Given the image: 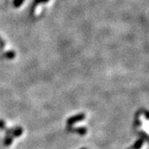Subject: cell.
I'll use <instances>...</instances> for the list:
<instances>
[{"mask_svg": "<svg viewBox=\"0 0 149 149\" xmlns=\"http://www.w3.org/2000/svg\"><path fill=\"white\" fill-rule=\"evenodd\" d=\"M24 0H13V6L15 8H19L23 3Z\"/></svg>", "mask_w": 149, "mask_h": 149, "instance_id": "1", "label": "cell"}, {"mask_svg": "<svg viewBox=\"0 0 149 149\" xmlns=\"http://www.w3.org/2000/svg\"><path fill=\"white\" fill-rule=\"evenodd\" d=\"M14 56H15V54H14L13 52H8V53H6V56H7L8 58H13Z\"/></svg>", "mask_w": 149, "mask_h": 149, "instance_id": "2", "label": "cell"}, {"mask_svg": "<svg viewBox=\"0 0 149 149\" xmlns=\"http://www.w3.org/2000/svg\"><path fill=\"white\" fill-rule=\"evenodd\" d=\"M49 0H34V4H38V3H47Z\"/></svg>", "mask_w": 149, "mask_h": 149, "instance_id": "3", "label": "cell"}, {"mask_svg": "<svg viewBox=\"0 0 149 149\" xmlns=\"http://www.w3.org/2000/svg\"><path fill=\"white\" fill-rule=\"evenodd\" d=\"M0 41H1V39H0Z\"/></svg>", "mask_w": 149, "mask_h": 149, "instance_id": "4", "label": "cell"}]
</instances>
